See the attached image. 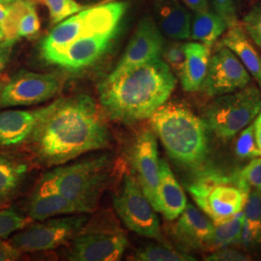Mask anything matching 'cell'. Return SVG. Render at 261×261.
<instances>
[{
	"label": "cell",
	"instance_id": "6da1fadb",
	"mask_svg": "<svg viewBox=\"0 0 261 261\" xmlns=\"http://www.w3.org/2000/svg\"><path fill=\"white\" fill-rule=\"evenodd\" d=\"M110 132L93 98L81 94L56 100L27 144L46 167L61 166L91 151L110 145Z\"/></svg>",
	"mask_w": 261,
	"mask_h": 261
},
{
	"label": "cell",
	"instance_id": "f6af8a7d",
	"mask_svg": "<svg viewBox=\"0 0 261 261\" xmlns=\"http://www.w3.org/2000/svg\"><path fill=\"white\" fill-rule=\"evenodd\" d=\"M30 1H34V0H30Z\"/></svg>",
	"mask_w": 261,
	"mask_h": 261
},
{
	"label": "cell",
	"instance_id": "5b68a950",
	"mask_svg": "<svg viewBox=\"0 0 261 261\" xmlns=\"http://www.w3.org/2000/svg\"><path fill=\"white\" fill-rule=\"evenodd\" d=\"M251 190L239 173L224 175L215 171L200 173L188 186L193 199L213 224L242 212Z\"/></svg>",
	"mask_w": 261,
	"mask_h": 261
},
{
	"label": "cell",
	"instance_id": "ba28073f",
	"mask_svg": "<svg viewBox=\"0 0 261 261\" xmlns=\"http://www.w3.org/2000/svg\"><path fill=\"white\" fill-rule=\"evenodd\" d=\"M88 219L87 214H72L33 221L13 233L9 241L21 252L55 250L71 242L84 229Z\"/></svg>",
	"mask_w": 261,
	"mask_h": 261
},
{
	"label": "cell",
	"instance_id": "603a6c76",
	"mask_svg": "<svg viewBox=\"0 0 261 261\" xmlns=\"http://www.w3.org/2000/svg\"><path fill=\"white\" fill-rule=\"evenodd\" d=\"M5 38L31 37L40 30V19L33 1L18 0L11 3L9 17L3 25Z\"/></svg>",
	"mask_w": 261,
	"mask_h": 261
},
{
	"label": "cell",
	"instance_id": "83f0119b",
	"mask_svg": "<svg viewBox=\"0 0 261 261\" xmlns=\"http://www.w3.org/2000/svg\"><path fill=\"white\" fill-rule=\"evenodd\" d=\"M29 217L19 213L14 208L0 209V238H6L32 223Z\"/></svg>",
	"mask_w": 261,
	"mask_h": 261
},
{
	"label": "cell",
	"instance_id": "d4e9b609",
	"mask_svg": "<svg viewBox=\"0 0 261 261\" xmlns=\"http://www.w3.org/2000/svg\"><path fill=\"white\" fill-rule=\"evenodd\" d=\"M241 243L246 249L261 245V191L253 189L247 196L243 209Z\"/></svg>",
	"mask_w": 261,
	"mask_h": 261
},
{
	"label": "cell",
	"instance_id": "7a4b0ae2",
	"mask_svg": "<svg viewBox=\"0 0 261 261\" xmlns=\"http://www.w3.org/2000/svg\"><path fill=\"white\" fill-rule=\"evenodd\" d=\"M176 77L161 58L130 69L99 86L100 102L115 121L135 123L150 118L168 100Z\"/></svg>",
	"mask_w": 261,
	"mask_h": 261
},
{
	"label": "cell",
	"instance_id": "ffe728a7",
	"mask_svg": "<svg viewBox=\"0 0 261 261\" xmlns=\"http://www.w3.org/2000/svg\"><path fill=\"white\" fill-rule=\"evenodd\" d=\"M187 197L165 160H160L158 212L168 221L176 220L186 208Z\"/></svg>",
	"mask_w": 261,
	"mask_h": 261
},
{
	"label": "cell",
	"instance_id": "d590c367",
	"mask_svg": "<svg viewBox=\"0 0 261 261\" xmlns=\"http://www.w3.org/2000/svg\"><path fill=\"white\" fill-rule=\"evenodd\" d=\"M17 41L18 39L9 38H5L4 40L0 41V75L9 63L10 58Z\"/></svg>",
	"mask_w": 261,
	"mask_h": 261
},
{
	"label": "cell",
	"instance_id": "9a60e30c",
	"mask_svg": "<svg viewBox=\"0 0 261 261\" xmlns=\"http://www.w3.org/2000/svg\"><path fill=\"white\" fill-rule=\"evenodd\" d=\"M56 105V101L35 110H11L0 112V151L27 143L34 130Z\"/></svg>",
	"mask_w": 261,
	"mask_h": 261
},
{
	"label": "cell",
	"instance_id": "52a82bcc",
	"mask_svg": "<svg viewBox=\"0 0 261 261\" xmlns=\"http://www.w3.org/2000/svg\"><path fill=\"white\" fill-rule=\"evenodd\" d=\"M127 10L125 2H110L83 9L59 22L40 44V55L64 47L67 44L98 32L118 30Z\"/></svg>",
	"mask_w": 261,
	"mask_h": 261
},
{
	"label": "cell",
	"instance_id": "ab89813d",
	"mask_svg": "<svg viewBox=\"0 0 261 261\" xmlns=\"http://www.w3.org/2000/svg\"><path fill=\"white\" fill-rule=\"evenodd\" d=\"M10 9H11V5L9 3H6V2H3L0 0V24L2 25V28L8 19Z\"/></svg>",
	"mask_w": 261,
	"mask_h": 261
},
{
	"label": "cell",
	"instance_id": "7bdbcfd3",
	"mask_svg": "<svg viewBox=\"0 0 261 261\" xmlns=\"http://www.w3.org/2000/svg\"><path fill=\"white\" fill-rule=\"evenodd\" d=\"M1 1L6 2V3H14V2H16V1H18V0H1Z\"/></svg>",
	"mask_w": 261,
	"mask_h": 261
},
{
	"label": "cell",
	"instance_id": "484cf974",
	"mask_svg": "<svg viewBox=\"0 0 261 261\" xmlns=\"http://www.w3.org/2000/svg\"><path fill=\"white\" fill-rule=\"evenodd\" d=\"M244 215L242 212L221 224H214L210 251L241 243Z\"/></svg>",
	"mask_w": 261,
	"mask_h": 261
},
{
	"label": "cell",
	"instance_id": "f35d334b",
	"mask_svg": "<svg viewBox=\"0 0 261 261\" xmlns=\"http://www.w3.org/2000/svg\"><path fill=\"white\" fill-rule=\"evenodd\" d=\"M252 125H253L255 141H256V144H257V147H258L261 155V111L257 114V116L255 117V119L253 120Z\"/></svg>",
	"mask_w": 261,
	"mask_h": 261
},
{
	"label": "cell",
	"instance_id": "3957f363",
	"mask_svg": "<svg viewBox=\"0 0 261 261\" xmlns=\"http://www.w3.org/2000/svg\"><path fill=\"white\" fill-rule=\"evenodd\" d=\"M151 123L168 156L189 168L200 167L208 156L205 123L181 103L161 106L152 114Z\"/></svg>",
	"mask_w": 261,
	"mask_h": 261
},
{
	"label": "cell",
	"instance_id": "bcb514c9",
	"mask_svg": "<svg viewBox=\"0 0 261 261\" xmlns=\"http://www.w3.org/2000/svg\"><path fill=\"white\" fill-rule=\"evenodd\" d=\"M3 208H4V207H3ZM0 209H1V208H0Z\"/></svg>",
	"mask_w": 261,
	"mask_h": 261
},
{
	"label": "cell",
	"instance_id": "836d02e7",
	"mask_svg": "<svg viewBox=\"0 0 261 261\" xmlns=\"http://www.w3.org/2000/svg\"><path fill=\"white\" fill-rule=\"evenodd\" d=\"M239 174L251 188L261 191V158L252 159Z\"/></svg>",
	"mask_w": 261,
	"mask_h": 261
},
{
	"label": "cell",
	"instance_id": "f1b7e54d",
	"mask_svg": "<svg viewBox=\"0 0 261 261\" xmlns=\"http://www.w3.org/2000/svg\"><path fill=\"white\" fill-rule=\"evenodd\" d=\"M49 12L51 23L58 24L84 9V6L75 0H42Z\"/></svg>",
	"mask_w": 261,
	"mask_h": 261
},
{
	"label": "cell",
	"instance_id": "8fae6325",
	"mask_svg": "<svg viewBox=\"0 0 261 261\" xmlns=\"http://www.w3.org/2000/svg\"><path fill=\"white\" fill-rule=\"evenodd\" d=\"M251 79L233 51L218 44L210 56L205 79L199 90L207 97L215 98L242 89L250 84Z\"/></svg>",
	"mask_w": 261,
	"mask_h": 261
},
{
	"label": "cell",
	"instance_id": "e575fe53",
	"mask_svg": "<svg viewBox=\"0 0 261 261\" xmlns=\"http://www.w3.org/2000/svg\"><path fill=\"white\" fill-rule=\"evenodd\" d=\"M207 261H247L251 260L248 255L242 252L228 249L227 247L216 250L205 257Z\"/></svg>",
	"mask_w": 261,
	"mask_h": 261
},
{
	"label": "cell",
	"instance_id": "7c38bea8",
	"mask_svg": "<svg viewBox=\"0 0 261 261\" xmlns=\"http://www.w3.org/2000/svg\"><path fill=\"white\" fill-rule=\"evenodd\" d=\"M60 86L56 75L21 72L2 86L0 108L28 107L47 102L58 92Z\"/></svg>",
	"mask_w": 261,
	"mask_h": 261
},
{
	"label": "cell",
	"instance_id": "4fadbf2b",
	"mask_svg": "<svg viewBox=\"0 0 261 261\" xmlns=\"http://www.w3.org/2000/svg\"><path fill=\"white\" fill-rule=\"evenodd\" d=\"M164 47V36L155 19L142 18L120 61L106 80H115L133 68L160 58Z\"/></svg>",
	"mask_w": 261,
	"mask_h": 261
},
{
	"label": "cell",
	"instance_id": "b9f144b4",
	"mask_svg": "<svg viewBox=\"0 0 261 261\" xmlns=\"http://www.w3.org/2000/svg\"><path fill=\"white\" fill-rule=\"evenodd\" d=\"M244 1H245V0H236V3H237V6H239V7H240V6H241V5H242L243 2H244Z\"/></svg>",
	"mask_w": 261,
	"mask_h": 261
},
{
	"label": "cell",
	"instance_id": "d6a6232c",
	"mask_svg": "<svg viewBox=\"0 0 261 261\" xmlns=\"http://www.w3.org/2000/svg\"><path fill=\"white\" fill-rule=\"evenodd\" d=\"M215 12L224 19L228 28L238 24V6L236 0H211Z\"/></svg>",
	"mask_w": 261,
	"mask_h": 261
},
{
	"label": "cell",
	"instance_id": "ee69618b",
	"mask_svg": "<svg viewBox=\"0 0 261 261\" xmlns=\"http://www.w3.org/2000/svg\"><path fill=\"white\" fill-rule=\"evenodd\" d=\"M1 88H2V86L0 85V93H1Z\"/></svg>",
	"mask_w": 261,
	"mask_h": 261
},
{
	"label": "cell",
	"instance_id": "5bb4252c",
	"mask_svg": "<svg viewBox=\"0 0 261 261\" xmlns=\"http://www.w3.org/2000/svg\"><path fill=\"white\" fill-rule=\"evenodd\" d=\"M132 165L144 195L158 212L160 159L158 143L152 130H145L138 136L132 148Z\"/></svg>",
	"mask_w": 261,
	"mask_h": 261
},
{
	"label": "cell",
	"instance_id": "8992f818",
	"mask_svg": "<svg viewBox=\"0 0 261 261\" xmlns=\"http://www.w3.org/2000/svg\"><path fill=\"white\" fill-rule=\"evenodd\" d=\"M261 111V88L248 84L242 89L215 97L204 111L207 129L228 140L250 125Z\"/></svg>",
	"mask_w": 261,
	"mask_h": 261
},
{
	"label": "cell",
	"instance_id": "2e32d148",
	"mask_svg": "<svg viewBox=\"0 0 261 261\" xmlns=\"http://www.w3.org/2000/svg\"><path fill=\"white\" fill-rule=\"evenodd\" d=\"M214 224L196 206L187 204L177 218L173 234L180 246L185 250L210 251Z\"/></svg>",
	"mask_w": 261,
	"mask_h": 261
},
{
	"label": "cell",
	"instance_id": "1f68e13d",
	"mask_svg": "<svg viewBox=\"0 0 261 261\" xmlns=\"http://www.w3.org/2000/svg\"><path fill=\"white\" fill-rule=\"evenodd\" d=\"M235 151L240 158H257L261 157L260 152L257 147L253 125L251 123L244 128L235 144Z\"/></svg>",
	"mask_w": 261,
	"mask_h": 261
},
{
	"label": "cell",
	"instance_id": "7402d4cb",
	"mask_svg": "<svg viewBox=\"0 0 261 261\" xmlns=\"http://www.w3.org/2000/svg\"><path fill=\"white\" fill-rule=\"evenodd\" d=\"M186 60L179 76L183 89L187 92L198 91L204 82L211 47L198 42L187 43L185 46Z\"/></svg>",
	"mask_w": 261,
	"mask_h": 261
},
{
	"label": "cell",
	"instance_id": "f546056e",
	"mask_svg": "<svg viewBox=\"0 0 261 261\" xmlns=\"http://www.w3.org/2000/svg\"><path fill=\"white\" fill-rule=\"evenodd\" d=\"M185 43L171 42L164 47L162 56L164 57V61L168 64L173 73L178 75H181L183 67L186 60V51H185Z\"/></svg>",
	"mask_w": 261,
	"mask_h": 261
},
{
	"label": "cell",
	"instance_id": "ac0fdd59",
	"mask_svg": "<svg viewBox=\"0 0 261 261\" xmlns=\"http://www.w3.org/2000/svg\"><path fill=\"white\" fill-rule=\"evenodd\" d=\"M153 10L160 30L167 37L190 39L192 15L179 0H153Z\"/></svg>",
	"mask_w": 261,
	"mask_h": 261
},
{
	"label": "cell",
	"instance_id": "cb8c5ba5",
	"mask_svg": "<svg viewBox=\"0 0 261 261\" xmlns=\"http://www.w3.org/2000/svg\"><path fill=\"white\" fill-rule=\"evenodd\" d=\"M227 28L225 21L214 10L197 11L192 16L190 39L212 47Z\"/></svg>",
	"mask_w": 261,
	"mask_h": 261
},
{
	"label": "cell",
	"instance_id": "4dcf8cb0",
	"mask_svg": "<svg viewBox=\"0 0 261 261\" xmlns=\"http://www.w3.org/2000/svg\"><path fill=\"white\" fill-rule=\"evenodd\" d=\"M242 28L252 43L261 49V1L243 17Z\"/></svg>",
	"mask_w": 261,
	"mask_h": 261
},
{
	"label": "cell",
	"instance_id": "277c9868",
	"mask_svg": "<svg viewBox=\"0 0 261 261\" xmlns=\"http://www.w3.org/2000/svg\"><path fill=\"white\" fill-rule=\"evenodd\" d=\"M112 169V155L100 154L50 170L35 189L58 193L90 213L98 205Z\"/></svg>",
	"mask_w": 261,
	"mask_h": 261
},
{
	"label": "cell",
	"instance_id": "30bf717a",
	"mask_svg": "<svg viewBox=\"0 0 261 261\" xmlns=\"http://www.w3.org/2000/svg\"><path fill=\"white\" fill-rule=\"evenodd\" d=\"M128 239L119 228L84 229L71 241L67 259L72 261H115L121 259Z\"/></svg>",
	"mask_w": 261,
	"mask_h": 261
},
{
	"label": "cell",
	"instance_id": "60d3db41",
	"mask_svg": "<svg viewBox=\"0 0 261 261\" xmlns=\"http://www.w3.org/2000/svg\"><path fill=\"white\" fill-rule=\"evenodd\" d=\"M5 39V33H4V29L2 28V25L0 24V41Z\"/></svg>",
	"mask_w": 261,
	"mask_h": 261
},
{
	"label": "cell",
	"instance_id": "4316f807",
	"mask_svg": "<svg viewBox=\"0 0 261 261\" xmlns=\"http://www.w3.org/2000/svg\"><path fill=\"white\" fill-rule=\"evenodd\" d=\"M134 259L139 261H191L196 260L186 252L176 251L167 246L150 245L138 250Z\"/></svg>",
	"mask_w": 261,
	"mask_h": 261
},
{
	"label": "cell",
	"instance_id": "9c48e42d",
	"mask_svg": "<svg viewBox=\"0 0 261 261\" xmlns=\"http://www.w3.org/2000/svg\"><path fill=\"white\" fill-rule=\"evenodd\" d=\"M113 205L132 231L152 239L162 238L157 211L144 195L135 175L126 173L123 176L121 188L113 197Z\"/></svg>",
	"mask_w": 261,
	"mask_h": 261
},
{
	"label": "cell",
	"instance_id": "74e56055",
	"mask_svg": "<svg viewBox=\"0 0 261 261\" xmlns=\"http://www.w3.org/2000/svg\"><path fill=\"white\" fill-rule=\"evenodd\" d=\"M193 12L203 11L209 8V0H182Z\"/></svg>",
	"mask_w": 261,
	"mask_h": 261
},
{
	"label": "cell",
	"instance_id": "d6986e66",
	"mask_svg": "<svg viewBox=\"0 0 261 261\" xmlns=\"http://www.w3.org/2000/svg\"><path fill=\"white\" fill-rule=\"evenodd\" d=\"M30 164L18 153L0 151V208L12 201L25 182Z\"/></svg>",
	"mask_w": 261,
	"mask_h": 261
},
{
	"label": "cell",
	"instance_id": "8d00e7d4",
	"mask_svg": "<svg viewBox=\"0 0 261 261\" xmlns=\"http://www.w3.org/2000/svg\"><path fill=\"white\" fill-rule=\"evenodd\" d=\"M21 253L10 241L0 238V261L18 260Z\"/></svg>",
	"mask_w": 261,
	"mask_h": 261
},
{
	"label": "cell",
	"instance_id": "e0dca14e",
	"mask_svg": "<svg viewBox=\"0 0 261 261\" xmlns=\"http://www.w3.org/2000/svg\"><path fill=\"white\" fill-rule=\"evenodd\" d=\"M87 213V210L83 206L58 193L49 191L35 189L27 203V214L33 221H44L64 215Z\"/></svg>",
	"mask_w": 261,
	"mask_h": 261
},
{
	"label": "cell",
	"instance_id": "44dd1931",
	"mask_svg": "<svg viewBox=\"0 0 261 261\" xmlns=\"http://www.w3.org/2000/svg\"><path fill=\"white\" fill-rule=\"evenodd\" d=\"M219 45L228 47L261 88V55L239 23L227 28Z\"/></svg>",
	"mask_w": 261,
	"mask_h": 261
}]
</instances>
